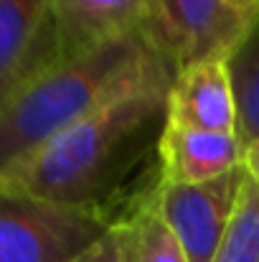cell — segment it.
I'll use <instances>...</instances> for the list:
<instances>
[{"label":"cell","mask_w":259,"mask_h":262,"mask_svg":"<svg viewBox=\"0 0 259 262\" xmlns=\"http://www.w3.org/2000/svg\"><path fill=\"white\" fill-rule=\"evenodd\" d=\"M249 26L229 0H153L143 31L175 77L191 64L229 59Z\"/></svg>","instance_id":"cell-4"},{"label":"cell","mask_w":259,"mask_h":262,"mask_svg":"<svg viewBox=\"0 0 259 262\" xmlns=\"http://www.w3.org/2000/svg\"><path fill=\"white\" fill-rule=\"evenodd\" d=\"M54 0H0V102L33 74L59 61Z\"/></svg>","instance_id":"cell-6"},{"label":"cell","mask_w":259,"mask_h":262,"mask_svg":"<svg viewBox=\"0 0 259 262\" xmlns=\"http://www.w3.org/2000/svg\"><path fill=\"white\" fill-rule=\"evenodd\" d=\"M122 262H188L166 222L158 216L148 193L112 222Z\"/></svg>","instance_id":"cell-10"},{"label":"cell","mask_w":259,"mask_h":262,"mask_svg":"<svg viewBox=\"0 0 259 262\" xmlns=\"http://www.w3.org/2000/svg\"><path fill=\"white\" fill-rule=\"evenodd\" d=\"M150 8L153 0H54L51 28L59 59H74L143 31Z\"/></svg>","instance_id":"cell-7"},{"label":"cell","mask_w":259,"mask_h":262,"mask_svg":"<svg viewBox=\"0 0 259 262\" xmlns=\"http://www.w3.org/2000/svg\"><path fill=\"white\" fill-rule=\"evenodd\" d=\"M242 168L247 171V178L259 188V140L252 143L249 148H244V158H242Z\"/></svg>","instance_id":"cell-14"},{"label":"cell","mask_w":259,"mask_h":262,"mask_svg":"<svg viewBox=\"0 0 259 262\" xmlns=\"http://www.w3.org/2000/svg\"><path fill=\"white\" fill-rule=\"evenodd\" d=\"M171 82L160 79L99 104L3 176L0 186L109 216L107 206L117 188L150 148H158Z\"/></svg>","instance_id":"cell-1"},{"label":"cell","mask_w":259,"mask_h":262,"mask_svg":"<svg viewBox=\"0 0 259 262\" xmlns=\"http://www.w3.org/2000/svg\"><path fill=\"white\" fill-rule=\"evenodd\" d=\"M229 5L234 8V10H239L249 23L259 18V0H229Z\"/></svg>","instance_id":"cell-15"},{"label":"cell","mask_w":259,"mask_h":262,"mask_svg":"<svg viewBox=\"0 0 259 262\" xmlns=\"http://www.w3.org/2000/svg\"><path fill=\"white\" fill-rule=\"evenodd\" d=\"M247 171L239 166L214 181L171 186L155 181L148 191L150 204L166 222L188 262H214L237 216Z\"/></svg>","instance_id":"cell-5"},{"label":"cell","mask_w":259,"mask_h":262,"mask_svg":"<svg viewBox=\"0 0 259 262\" xmlns=\"http://www.w3.org/2000/svg\"><path fill=\"white\" fill-rule=\"evenodd\" d=\"M214 262H259V188L247 178L237 216Z\"/></svg>","instance_id":"cell-12"},{"label":"cell","mask_w":259,"mask_h":262,"mask_svg":"<svg viewBox=\"0 0 259 262\" xmlns=\"http://www.w3.org/2000/svg\"><path fill=\"white\" fill-rule=\"evenodd\" d=\"M114 219L0 186V262H72Z\"/></svg>","instance_id":"cell-3"},{"label":"cell","mask_w":259,"mask_h":262,"mask_svg":"<svg viewBox=\"0 0 259 262\" xmlns=\"http://www.w3.org/2000/svg\"><path fill=\"white\" fill-rule=\"evenodd\" d=\"M160 79H173V69L145 31L33 74L0 102V178L99 104Z\"/></svg>","instance_id":"cell-2"},{"label":"cell","mask_w":259,"mask_h":262,"mask_svg":"<svg viewBox=\"0 0 259 262\" xmlns=\"http://www.w3.org/2000/svg\"><path fill=\"white\" fill-rule=\"evenodd\" d=\"M158 181L171 186H193L214 181L242 166L244 148L239 135L201 133L166 122L158 140Z\"/></svg>","instance_id":"cell-9"},{"label":"cell","mask_w":259,"mask_h":262,"mask_svg":"<svg viewBox=\"0 0 259 262\" xmlns=\"http://www.w3.org/2000/svg\"><path fill=\"white\" fill-rule=\"evenodd\" d=\"M72 262H122L120 255V239L114 227H109L94 245H89L82 255H77Z\"/></svg>","instance_id":"cell-13"},{"label":"cell","mask_w":259,"mask_h":262,"mask_svg":"<svg viewBox=\"0 0 259 262\" xmlns=\"http://www.w3.org/2000/svg\"><path fill=\"white\" fill-rule=\"evenodd\" d=\"M226 67L237 97V135L242 148H249L259 140V18L252 20Z\"/></svg>","instance_id":"cell-11"},{"label":"cell","mask_w":259,"mask_h":262,"mask_svg":"<svg viewBox=\"0 0 259 262\" xmlns=\"http://www.w3.org/2000/svg\"><path fill=\"white\" fill-rule=\"evenodd\" d=\"M171 125L237 135V97L226 59H208L175 72L168 89Z\"/></svg>","instance_id":"cell-8"}]
</instances>
